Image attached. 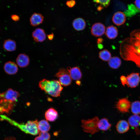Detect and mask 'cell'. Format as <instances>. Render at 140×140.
I'll list each match as a JSON object with an SVG mask.
<instances>
[{"mask_svg":"<svg viewBox=\"0 0 140 140\" xmlns=\"http://www.w3.org/2000/svg\"><path fill=\"white\" fill-rule=\"evenodd\" d=\"M119 49L123 60L133 62L140 68V29L132 31L121 43Z\"/></svg>","mask_w":140,"mask_h":140,"instance_id":"1","label":"cell"},{"mask_svg":"<svg viewBox=\"0 0 140 140\" xmlns=\"http://www.w3.org/2000/svg\"><path fill=\"white\" fill-rule=\"evenodd\" d=\"M40 88L46 93L54 97L60 96L63 88L59 81L57 80H49L44 79L39 83Z\"/></svg>","mask_w":140,"mask_h":140,"instance_id":"2","label":"cell"},{"mask_svg":"<svg viewBox=\"0 0 140 140\" xmlns=\"http://www.w3.org/2000/svg\"><path fill=\"white\" fill-rule=\"evenodd\" d=\"M99 121L97 116L90 119L82 120L81 126L84 132L93 135L100 130L98 126Z\"/></svg>","mask_w":140,"mask_h":140,"instance_id":"3","label":"cell"},{"mask_svg":"<svg viewBox=\"0 0 140 140\" xmlns=\"http://www.w3.org/2000/svg\"><path fill=\"white\" fill-rule=\"evenodd\" d=\"M38 123L37 120L29 121L25 124L21 123L19 129L26 134L36 135L40 132L38 128Z\"/></svg>","mask_w":140,"mask_h":140,"instance_id":"4","label":"cell"},{"mask_svg":"<svg viewBox=\"0 0 140 140\" xmlns=\"http://www.w3.org/2000/svg\"><path fill=\"white\" fill-rule=\"evenodd\" d=\"M16 102L9 99L0 98V114L10 115L12 111Z\"/></svg>","mask_w":140,"mask_h":140,"instance_id":"5","label":"cell"},{"mask_svg":"<svg viewBox=\"0 0 140 140\" xmlns=\"http://www.w3.org/2000/svg\"><path fill=\"white\" fill-rule=\"evenodd\" d=\"M55 76L59 78V81L62 85L67 86L71 83L72 79L67 69L63 68L60 69Z\"/></svg>","mask_w":140,"mask_h":140,"instance_id":"6","label":"cell"},{"mask_svg":"<svg viewBox=\"0 0 140 140\" xmlns=\"http://www.w3.org/2000/svg\"><path fill=\"white\" fill-rule=\"evenodd\" d=\"M131 103L128 97L120 99L117 102L115 107L122 113H129V109L131 106Z\"/></svg>","mask_w":140,"mask_h":140,"instance_id":"7","label":"cell"},{"mask_svg":"<svg viewBox=\"0 0 140 140\" xmlns=\"http://www.w3.org/2000/svg\"><path fill=\"white\" fill-rule=\"evenodd\" d=\"M139 74L138 73H132L126 77L128 87L131 88L137 87L140 82Z\"/></svg>","mask_w":140,"mask_h":140,"instance_id":"8","label":"cell"},{"mask_svg":"<svg viewBox=\"0 0 140 140\" xmlns=\"http://www.w3.org/2000/svg\"><path fill=\"white\" fill-rule=\"evenodd\" d=\"M20 94L18 92L10 88L3 93H0V98H3L16 102Z\"/></svg>","mask_w":140,"mask_h":140,"instance_id":"9","label":"cell"},{"mask_svg":"<svg viewBox=\"0 0 140 140\" xmlns=\"http://www.w3.org/2000/svg\"><path fill=\"white\" fill-rule=\"evenodd\" d=\"M105 32V27L102 24L98 23L94 24L91 29L92 34L94 36L98 37L104 34Z\"/></svg>","mask_w":140,"mask_h":140,"instance_id":"10","label":"cell"},{"mask_svg":"<svg viewBox=\"0 0 140 140\" xmlns=\"http://www.w3.org/2000/svg\"><path fill=\"white\" fill-rule=\"evenodd\" d=\"M32 35L34 40L36 42H42L45 40L46 38L44 30L40 28L36 29L33 32Z\"/></svg>","mask_w":140,"mask_h":140,"instance_id":"11","label":"cell"},{"mask_svg":"<svg viewBox=\"0 0 140 140\" xmlns=\"http://www.w3.org/2000/svg\"><path fill=\"white\" fill-rule=\"evenodd\" d=\"M126 19L125 14L121 11L115 13L112 19L113 23L117 26H120L123 24L125 23Z\"/></svg>","mask_w":140,"mask_h":140,"instance_id":"12","label":"cell"},{"mask_svg":"<svg viewBox=\"0 0 140 140\" xmlns=\"http://www.w3.org/2000/svg\"><path fill=\"white\" fill-rule=\"evenodd\" d=\"M4 69L6 73L10 75L16 74L18 71L17 65L14 62L11 61H9L5 64Z\"/></svg>","mask_w":140,"mask_h":140,"instance_id":"13","label":"cell"},{"mask_svg":"<svg viewBox=\"0 0 140 140\" xmlns=\"http://www.w3.org/2000/svg\"><path fill=\"white\" fill-rule=\"evenodd\" d=\"M17 65L20 67H25L29 65L30 59L29 56L25 54H19L16 59Z\"/></svg>","mask_w":140,"mask_h":140,"instance_id":"14","label":"cell"},{"mask_svg":"<svg viewBox=\"0 0 140 140\" xmlns=\"http://www.w3.org/2000/svg\"><path fill=\"white\" fill-rule=\"evenodd\" d=\"M44 19V17L41 14L34 13L30 18V24L33 26H36L42 23Z\"/></svg>","mask_w":140,"mask_h":140,"instance_id":"15","label":"cell"},{"mask_svg":"<svg viewBox=\"0 0 140 140\" xmlns=\"http://www.w3.org/2000/svg\"><path fill=\"white\" fill-rule=\"evenodd\" d=\"M67 69L72 79L77 81L81 79L82 77V73L79 67H77L72 68L68 67Z\"/></svg>","mask_w":140,"mask_h":140,"instance_id":"16","label":"cell"},{"mask_svg":"<svg viewBox=\"0 0 140 140\" xmlns=\"http://www.w3.org/2000/svg\"><path fill=\"white\" fill-rule=\"evenodd\" d=\"M46 119L50 122L55 121L58 117L57 111L53 108H51L47 110L45 115Z\"/></svg>","mask_w":140,"mask_h":140,"instance_id":"17","label":"cell"},{"mask_svg":"<svg viewBox=\"0 0 140 140\" xmlns=\"http://www.w3.org/2000/svg\"><path fill=\"white\" fill-rule=\"evenodd\" d=\"M117 131L120 134L124 133L129 129L128 123L126 121L121 120L118 121L116 125Z\"/></svg>","mask_w":140,"mask_h":140,"instance_id":"18","label":"cell"},{"mask_svg":"<svg viewBox=\"0 0 140 140\" xmlns=\"http://www.w3.org/2000/svg\"><path fill=\"white\" fill-rule=\"evenodd\" d=\"M72 25L75 29L77 31H81L85 29L86 26V23L83 19L79 18L75 19L73 20Z\"/></svg>","mask_w":140,"mask_h":140,"instance_id":"19","label":"cell"},{"mask_svg":"<svg viewBox=\"0 0 140 140\" xmlns=\"http://www.w3.org/2000/svg\"><path fill=\"white\" fill-rule=\"evenodd\" d=\"M105 34L107 37L109 39H114L118 35V30L116 27L114 26H109L107 28Z\"/></svg>","mask_w":140,"mask_h":140,"instance_id":"20","label":"cell"},{"mask_svg":"<svg viewBox=\"0 0 140 140\" xmlns=\"http://www.w3.org/2000/svg\"><path fill=\"white\" fill-rule=\"evenodd\" d=\"M3 47L7 51H14L16 50V43L13 40L7 39L4 41Z\"/></svg>","mask_w":140,"mask_h":140,"instance_id":"21","label":"cell"},{"mask_svg":"<svg viewBox=\"0 0 140 140\" xmlns=\"http://www.w3.org/2000/svg\"><path fill=\"white\" fill-rule=\"evenodd\" d=\"M111 125L108 119L106 118L99 120L98 124V126L99 130L103 131L108 130L110 128Z\"/></svg>","mask_w":140,"mask_h":140,"instance_id":"22","label":"cell"},{"mask_svg":"<svg viewBox=\"0 0 140 140\" xmlns=\"http://www.w3.org/2000/svg\"><path fill=\"white\" fill-rule=\"evenodd\" d=\"M128 123L132 128H136L140 126V116L134 115L131 116L128 120Z\"/></svg>","mask_w":140,"mask_h":140,"instance_id":"23","label":"cell"},{"mask_svg":"<svg viewBox=\"0 0 140 140\" xmlns=\"http://www.w3.org/2000/svg\"><path fill=\"white\" fill-rule=\"evenodd\" d=\"M108 64L111 68L117 69L118 68L121 64V61L120 58L117 57H111L108 61Z\"/></svg>","mask_w":140,"mask_h":140,"instance_id":"24","label":"cell"},{"mask_svg":"<svg viewBox=\"0 0 140 140\" xmlns=\"http://www.w3.org/2000/svg\"><path fill=\"white\" fill-rule=\"evenodd\" d=\"M38 128L40 132H47L50 129V126L48 122L45 120H42L38 123Z\"/></svg>","mask_w":140,"mask_h":140,"instance_id":"25","label":"cell"},{"mask_svg":"<svg viewBox=\"0 0 140 140\" xmlns=\"http://www.w3.org/2000/svg\"><path fill=\"white\" fill-rule=\"evenodd\" d=\"M100 58L102 60L108 61L111 58V55L110 52L107 50L104 49L100 51L99 53Z\"/></svg>","mask_w":140,"mask_h":140,"instance_id":"26","label":"cell"},{"mask_svg":"<svg viewBox=\"0 0 140 140\" xmlns=\"http://www.w3.org/2000/svg\"><path fill=\"white\" fill-rule=\"evenodd\" d=\"M131 111L134 115L140 114V101H137L133 102L131 105Z\"/></svg>","mask_w":140,"mask_h":140,"instance_id":"27","label":"cell"},{"mask_svg":"<svg viewBox=\"0 0 140 140\" xmlns=\"http://www.w3.org/2000/svg\"><path fill=\"white\" fill-rule=\"evenodd\" d=\"M95 3L99 5L97 8L99 10H101L104 8L107 7L110 3V0H93Z\"/></svg>","mask_w":140,"mask_h":140,"instance_id":"28","label":"cell"},{"mask_svg":"<svg viewBox=\"0 0 140 140\" xmlns=\"http://www.w3.org/2000/svg\"><path fill=\"white\" fill-rule=\"evenodd\" d=\"M50 137V134L47 132H41L39 136L36 137L34 140H49Z\"/></svg>","mask_w":140,"mask_h":140,"instance_id":"29","label":"cell"},{"mask_svg":"<svg viewBox=\"0 0 140 140\" xmlns=\"http://www.w3.org/2000/svg\"><path fill=\"white\" fill-rule=\"evenodd\" d=\"M134 5L138 12H140V0H135Z\"/></svg>","mask_w":140,"mask_h":140,"instance_id":"30","label":"cell"},{"mask_svg":"<svg viewBox=\"0 0 140 140\" xmlns=\"http://www.w3.org/2000/svg\"><path fill=\"white\" fill-rule=\"evenodd\" d=\"M120 80L122 85L124 86L125 85L127 84V78L124 75H122L120 77Z\"/></svg>","mask_w":140,"mask_h":140,"instance_id":"31","label":"cell"},{"mask_svg":"<svg viewBox=\"0 0 140 140\" xmlns=\"http://www.w3.org/2000/svg\"><path fill=\"white\" fill-rule=\"evenodd\" d=\"M75 1L73 0L68 1L66 3L67 5L69 7H72L75 4Z\"/></svg>","mask_w":140,"mask_h":140,"instance_id":"32","label":"cell"},{"mask_svg":"<svg viewBox=\"0 0 140 140\" xmlns=\"http://www.w3.org/2000/svg\"><path fill=\"white\" fill-rule=\"evenodd\" d=\"M12 19L15 21H18L20 19L19 16L16 15H12L11 16Z\"/></svg>","mask_w":140,"mask_h":140,"instance_id":"33","label":"cell"},{"mask_svg":"<svg viewBox=\"0 0 140 140\" xmlns=\"http://www.w3.org/2000/svg\"><path fill=\"white\" fill-rule=\"evenodd\" d=\"M47 38L50 40H51L53 39L54 37V34L53 33L48 34L47 35Z\"/></svg>","mask_w":140,"mask_h":140,"instance_id":"34","label":"cell"},{"mask_svg":"<svg viewBox=\"0 0 140 140\" xmlns=\"http://www.w3.org/2000/svg\"><path fill=\"white\" fill-rule=\"evenodd\" d=\"M4 140H16V139L13 137H10L6 138Z\"/></svg>","mask_w":140,"mask_h":140,"instance_id":"35","label":"cell"},{"mask_svg":"<svg viewBox=\"0 0 140 140\" xmlns=\"http://www.w3.org/2000/svg\"><path fill=\"white\" fill-rule=\"evenodd\" d=\"M103 41V39L101 38L98 39L97 40V42L98 44H101Z\"/></svg>","mask_w":140,"mask_h":140,"instance_id":"36","label":"cell"},{"mask_svg":"<svg viewBox=\"0 0 140 140\" xmlns=\"http://www.w3.org/2000/svg\"><path fill=\"white\" fill-rule=\"evenodd\" d=\"M98 47L100 48H102L103 45L101 44H98Z\"/></svg>","mask_w":140,"mask_h":140,"instance_id":"37","label":"cell"},{"mask_svg":"<svg viewBox=\"0 0 140 140\" xmlns=\"http://www.w3.org/2000/svg\"><path fill=\"white\" fill-rule=\"evenodd\" d=\"M136 132L137 134H138L139 133V129L138 128H137L136 129Z\"/></svg>","mask_w":140,"mask_h":140,"instance_id":"38","label":"cell"},{"mask_svg":"<svg viewBox=\"0 0 140 140\" xmlns=\"http://www.w3.org/2000/svg\"><path fill=\"white\" fill-rule=\"evenodd\" d=\"M76 81L77 82H76V83L77 84H78V85H79V84H80V81H79L78 80H77Z\"/></svg>","mask_w":140,"mask_h":140,"instance_id":"39","label":"cell"}]
</instances>
